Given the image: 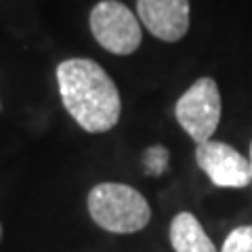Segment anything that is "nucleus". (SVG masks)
<instances>
[{
    "label": "nucleus",
    "instance_id": "nucleus-1",
    "mask_svg": "<svg viewBox=\"0 0 252 252\" xmlns=\"http://www.w3.org/2000/svg\"><path fill=\"white\" fill-rule=\"evenodd\" d=\"M63 107L86 132H107L120 120L122 99L109 74L93 59H65L57 65Z\"/></svg>",
    "mask_w": 252,
    "mask_h": 252
},
{
    "label": "nucleus",
    "instance_id": "nucleus-2",
    "mask_svg": "<svg viewBox=\"0 0 252 252\" xmlns=\"http://www.w3.org/2000/svg\"><path fill=\"white\" fill-rule=\"evenodd\" d=\"M89 215L109 233H137L145 229L152 208L145 195L126 183H99L89 191Z\"/></svg>",
    "mask_w": 252,
    "mask_h": 252
},
{
    "label": "nucleus",
    "instance_id": "nucleus-3",
    "mask_svg": "<svg viewBox=\"0 0 252 252\" xmlns=\"http://www.w3.org/2000/svg\"><path fill=\"white\" fill-rule=\"evenodd\" d=\"M89 26L94 40L112 55H132L143 40L139 17L118 0H101L94 4Z\"/></svg>",
    "mask_w": 252,
    "mask_h": 252
},
{
    "label": "nucleus",
    "instance_id": "nucleus-4",
    "mask_svg": "<svg viewBox=\"0 0 252 252\" xmlns=\"http://www.w3.org/2000/svg\"><path fill=\"white\" fill-rule=\"evenodd\" d=\"M175 116L181 124V128L198 145L210 141L220 122L219 84L208 76L195 80L179 97L175 105Z\"/></svg>",
    "mask_w": 252,
    "mask_h": 252
},
{
    "label": "nucleus",
    "instance_id": "nucleus-5",
    "mask_svg": "<svg viewBox=\"0 0 252 252\" xmlns=\"http://www.w3.org/2000/svg\"><path fill=\"white\" fill-rule=\"evenodd\" d=\"M195 162L212 185L225 189H242L252 183L250 160L223 141H206L195 147Z\"/></svg>",
    "mask_w": 252,
    "mask_h": 252
},
{
    "label": "nucleus",
    "instance_id": "nucleus-6",
    "mask_svg": "<svg viewBox=\"0 0 252 252\" xmlns=\"http://www.w3.org/2000/svg\"><path fill=\"white\" fill-rule=\"evenodd\" d=\"M137 17L162 42H179L189 32V0H137Z\"/></svg>",
    "mask_w": 252,
    "mask_h": 252
},
{
    "label": "nucleus",
    "instance_id": "nucleus-7",
    "mask_svg": "<svg viewBox=\"0 0 252 252\" xmlns=\"http://www.w3.org/2000/svg\"><path fill=\"white\" fill-rule=\"evenodd\" d=\"M168 238L175 252H217V246L191 212H179L170 220Z\"/></svg>",
    "mask_w": 252,
    "mask_h": 252
},
{
    "label": "nucleus",
    "instance_id": "nucleus-8",
    "mask_svg": "<svg viewBox=\"0 0 252 252\" xmlns=\"http://www.w3.org/2000/svg\"><path fill=\"white\" fill-rule=\"evenodd\" d=\"M220 252H252V225H242L227 235Z\"/></svg>",
    "mask_w": 252,
    "mask_h": 252
},
{
    "label": "nucleus",
    "instance_id": "nucleus-9",
    "mask_svg": "<svg viewBox=\"0 0 252 252\" xmlns=\"http://www.w3.org/2000/svg\"><path fill=\"white\" fill-rule=\"evenodd\" d=\"M168 168V149L162 145H154L145 152V170L152 177L164 175Z\"/></svg>",
    "mask_w": 252,
    "mask_h": 252
},
{
    "label": "nucleus",
    "instance_id": "nucleus-10",
    "mask_svg": "<svg viewBox=\"0 0 252 252\" xmlns=\"http://www.w3.org/2000/svg\"><path fill=\"white\" fill-rule=\"evenodd\" d=\"M248 160H250V170H252V143H250V158Z\"/></svg>",
    "mask_w": 252,
    "mask_h": 252
},
{
    "label": "nucleus",
    "instance_id": "nucleus-11",
    "mask_svg": "<svg viewBox=\"0 0 252 252\" xmlns=\"http://www.w3.org/2000/svg\"><path fill=\"white\" fill-rule=\"evenodd\" d=\"M0 240H2V225H0Z\"/></svg>",
    "mask_w": 252,
    "mask_h": 252
}]
</instances>
